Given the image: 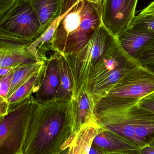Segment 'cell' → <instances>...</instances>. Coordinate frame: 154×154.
I'll return each mask as SVG.
<instances>
[{
    "label": "cell",
    "mask_w": 154,
    "mask_h": 154,
    "mask_svg": "<svg viewBox=\"0 0 154 154\" xmlns=\"http://www.w3.org/2000/svg\"><path fill=\"white\" fill-rule=\"evenodd\" d=\"M122 48L136 59L142 51L154 42V32L138 25H131L117 38Z\"/></svg>",
    "instance_id": "obj_9"
},
{
    "label": "cell",
    "mask_w": 154,
    "mask_h": 154,
    "mask_svg": "<svg viewBox=\"0 0 154 154\" xmlns=\"http://www.w3.org/2000/svg\"><path fill=\"white\" fill-rule=\"evenodd\" d=\"M15 0H0V15L12 5Z\"/></svg>",
    "instance_id": "obj_22"
},
{
    "label": "cell",
    "mask_w": 154,
    "mask_h": 154,
    "mask_svg": "<svg viewBox=\"0 0 154 154\" xmlns=\"http://www.w3.org/2000/svg\"><path fill=\"white\" fill-rule=\"evenodd\" d=\"M89 2L94 4H101L103 3L104 0H86Z\"/></svg>",
    "instance_id": "obj_27"
},
{
    "label": "cell",
    "mask_w": 154,
    "mask_h": 154,
    "mask_svg": "<svg viewBox=\"0 0 154 154\" xmlns=\"http://www.w3.org/2000/svg\"><path fill=\"white\" fill-rule=\"evenodd\" d=\"M0 85H1V84H0Z\"/></svg>",
    "instance_id": "obj_32"
},
{
    "label": "cell",
    "mask_w": 154,
    "mask_h": 154,
    "mask_svg": "<svg viewBox=\"0 0 154 154\" xmlns=\"http://www.w3.org/2000/svg\"><path fill=\"white\" fill-rule=\"evenodd\" d=\"M138 0H104L101 9L102 24L117 38L131 25Z\"/></svg>",
    "instance_id": "obj_7"
},
{
    "label": "cell",
    "mask_w": 154,
    "mask_h": 154,
    "mask_svg": "<svg viewBox=\"0 0 154 154\" xmlns=\"http://www.w3.org/2000/svg\"><path fill=\"white\" fill-rule=\"evenodd\" d=\"M60 82L55 100L70 102L74 99V81L71 69L64 56L60 55Z\"/></svg>",
    "instance_id": "obj_13"
},
{
    "label": "cell",
    "mask_w": 154,
    "mask_h": 154,
    "mask_svg": "<svg viewBox=\"0 0 154 154\" xmlns=\"http://www.w3.org/2000/svg\"><path fill=\"white\" fill-rule=\"evenodd\" d=\"M37 13L41 24V35L60 16L62 0H27Z\"/></svg>",
    "instance_id": "obj_12"
},
{
    "label": "cell",
    "mask_w": 154,
    "mask_h": 154,
    "mask_svg": "<svg viewBox=\"0 0 154 154\" xmlns=\"http://www.w3.org/2000/svg\"><path fill=\"white\" fill-rule=\"evenodd\" d=\"M14 69L12 67H5L0 68V76H4Z\"/></svg>",
    "instance_id": "obj_26"
},
{
    "label": "cell",
    "mask_w": 154,
    "mask_h": 154,
    "mask_svg": "<svg viewBox=\"0 0 154 154\" xmlns=\"http://www.w3.org/2000/svg\"><path fill=\"white\" fill-rule=\"evenodd\" d=\"M43 68V67L40 70L34 74L24 84L17 89L10 97L6 98L8 103H15L23 99L29 97L34 88H37L38 90L39 87L36 86V85L40 86Z\"/></svg>",
    "instance_id": "obj_16"
},
{
    "label": "cell",
    "mask_w": 154,
    "mask_h": 154,
    "mask_svg": "<svg viewBox=\"0 0 154 154\" xmlns=\"http://www.w3.org/2000/svg\"><path fill=\"white\" fill-rule=\"evenodd\" d=\"M151 140H154V138H152V139H151ZM149 141H150V140H149Z\"/></svg>",
    "instance_id": "obj_30"
},
{
    "label": "cell",
    "mask_w": 154,
    "mask_h": 154,
    "mask_svg": "<svg viewBox=\"0 0 154 154\" xmlns=\"http://www.w3.org/2000/svg\"><path fill=\"white\" fill-rule=\"evenodd\" d=\"M2 116H0V119L1 118V117H2Z\"/></svg>",
    "instance_id": "obj_31"
},
{
    "label": "cell",
    "mask_w": 154,
    "mask_h": 154,
    "mask_svg": "<svg viewBox=\"0 0 154 154\" xmlns=\"http://www.w3.org/2000/svg\"><path fill=\"white\" fill-rule=\"evenodd\" d=\"M154 92V72L141 65L126 74L105 97L140 100Z\"/></svg>",
    "instance_id": "obj_6"
},
{
    "label": "cell",
    "mask_w": 154,
    "mask_h": 154,
    "mask_svg": "<svg viewBox=\"0 0 154 154\" xmlns=\"http://www.w3.org/2000/svg\"><path fill=\"white\" fill-rule=\"evenodd\" d=\"M88 154H103L102 151L96 145L92 143L89 151Z\"/></svg>",
    "instance_id": "obj_25"
},
{
    "label": "cell",
    "mask_w": 154,
    "mask_h": 154,
    "mask_svg": "<svg viewBox=\"0 0 154 154\" xmlns=\"http://www.w3.org/2000/svg\"><path fill=\"white\" fill-rule=\"evenodd\" d=\"M131 25L142 26L154 32V15L139 14L135 16Z\"/></svg>",
    "instance_id": "obj_18"
},
{
    "label": "cell",
    "mask_w": 154,
    "mask_h": 154,
    "mask_svg": "<svg viewBox=\"0 0 154 154\" xmlns=\"http://www.w3.org/2000/svg\"><path fill=\"white\" fill-rule=\"evenodd\" d=\"M63 154H72V148H71V145H70L69 148L68 149L67 152H65Z\"/></svg>",
    "instance_id": "obj_28"
},
{
    "label": "cell",
    "mask_w": 154,
    "mask_h": 154,
    "mask_svg": "<svg viewBox=\"0 0 154 154\" xmlns=\"http://www.w3.org/2000/svg\"><path fill=\"white\" fill-rule=\"evenodd\" d=\"M60 56L55 52L44 61L37 100L39 102H48L56 98L60 82Z\"/></svg>",
    "instance_id": "obj_8"
},
{
    "label": "cell",
    "mask_w": 154,
    "mask_h": 154,
    "mask_svg": "<svg viewBox=\"0 0 154 154\" xmlns=\"http://www.w3.org/2000/svg\"><path fill=\"white\" fill-rule=\"evenodd\" d=\"M14 70H11L6 75L0 79V96L6 98L11 83L13 75Z\"/></svg>",
    "instance_id": "obj_19"
},
{
    "label": "cell",
    "mask_w": 154,
    "mask_h": 154,
    "mask_svg": "<svg viewBox=\"0 0 154 154\" xmlns=\"http://www.w3.org/2000/svg\"><path fill=\"white\" fill-rule=\"evenodd\" d=\"M138 105L142 108L154 114V92L140 100Z\"/></svg>",
    "instance_id": "obj_20"
},
{
    "label": "cell",
    "mask_w": 154,
    "mask_h": 154,
    "mask_svg": "<svg viewBox=\"0 0 154 154\" xmlns=\"http://www.w3.org/2000/svg\"><path fill=\"white\" fill-rule=\"evenodd\" d=\"M106 154H136L131 153H107Z\"/></svg>",
    "instance_id": "obj_29"
},
{
    "label": "cell",
    "mask_w": 154,
    "mask_h": 154,
    "mask_svg": "<svg viewBox=\"0 0 154 154\" xmlns=\"http://www.w3.org/2000/svg\"><path fill=\"white\" fill-rule=\"evenodd\" d=\"M72 154H88L89 150L84 147H81L77 145L72 144Z\"/></svg>",
    "instance_id": "obj_23"
},
{
    "label": "cell",
    "mask_w": 154,
    "mask_h": 154,
    "mask_svg": "<svg viewBox=\"0 0 154 154\" xmlns=\"http://www.w3.org/2000/svg\"><path fill=\"white\" fill-rule=\"evenodd\" d=\"M117 41L101 25L85 46L77 53L64 56L71 69L74 81V99L85 89L91 71Z\"/></svg>",
    "instance_id": "obj_3"
},
{
    "label": "cell",
    "mask_w": 154,
    "mask_h": 154,
    "mask_svg": "<svg viewBox=\"0 0 154 154\" xmlns=\"http://www.w3.org/2000/svg\"><path fill=\"white\" fill-rule=\"evenodd\" d=\"M36 102L29 98L0 119V154H23L28 125Z\"/></svg>",
    "instance_id": "obj_4"
},
{
    "label": "cell",
    "mask_w": 154,
    "mask_h": 154,
    "mask_svg": "<svg viewBox=\"0 0 154 154\" xmlns=\"http://www.w3.org/2000/svg\"><path fill=\"white\" fill-rule=\"evenodd\" d=\"M44 61L24 65L14 69L11 87L7 97H10L17 89L24 84L44 66Z\"/></svg>",
    "instance_id": "obj_14"
},
{
    "label": "cell",
    "mask_w": 154,
    "mask_h": 154,
    "mask_svg": "<svg viewBox=\"0 0 154 154\" xmlns=\"http://www.w3.org/2000/svg\"><path fill=\"white\" fill-rule=\"evenodd\" d=\"M139 154H154V140H150L145 146L140 148Z\"/></svg>",
    "instance_id": "obj_21"
},
{
    "label": "cell",
    "mask_w": 154,
    "mask_h": 154,
    "mask_svg": "<svg viewBox=\"0 0 154 154\" xmlns=\"http://www.w3.org/2000/svg\"><path fill=\"white\" fill-rule=\"evenodd\" d=\"M72 100H37L29 122L23 154H63L75 137Z\"/></svg>",
    "instance_id": "obj_1"
},
{
    "label": "cell",
    "mask_w": 154,
    "mask_h": 154,
    "mask_svg": "<svg viewBox=\"0 0 154 154\" xmlns=\"http://www.w3.org/2000/svg\"><path fill=\"white\" fill-rule=\"evenodd\" d=\"M0 30L32 42L41 36L38 16L27 0H15L0 15Z\"/></svg>",
    "instance_id": "obj_5"
},
{
    "label": "cell",
    "mask_w": 154,
    "mask_h": 154,
    "mask_svg": "<svg viewBox=\"0 0 154 154\" xmlns=\"http://www.w3.org/2000/svg\"><path fill=\"white\" fill-rule=\"evenodd\" d=\"M136 60L143 66L154 72V42L146 48Z\"/></svg>",
    "instance_id": "obj_17"
},
{
    "label": "cell",
    "mask_w": 154,
    "mask_h": 154,
    "mask_svg": "<svg viewBox=\"0 0 154 154\" xmlns=\"http://www.w3.org/2000/svg\"><path fill=\"white\" fill-rule=\"evenodd\" d=\"M139 14L141 15H154V1L151 2L147 7L142 10Z\"/></svg>",
    "instance_id": "obj_24"
},
{
    "label": "cell",
    "mask_w": 154,
    "mask_h": 154,
    "mask_svg": "<svg viewBox=\"0 0 154 154\" xmlns=\"http://www.w3.org/2000/svg\"><path fill=\"white\" fill-rule=\"evenodd\" d=\"M93 143L103 154L110 153L139 154V146L130 139L105 128L93 139Z\"/></svg>",
    "instance_id": "obj_10"
},
{
    "label": "cell",
    "mask_w": 154,
    "mask_h": 154,
    "mask_svg": "<svg viewBox=\"0 0 154 154\" xmlns=\"http://www.w3.org/2000/svg\"><path fill=\"white\" fill-rule=\"evenodd\" d=\"M73 132L75 134L88 125L98 122L95 114V104L87 90H82L76 98L72 100Z\"/></svg>",
    "instance_id": "obj_11"
},
{
    "label": "cell",
    "mask_w": 154,
    "mask_h": 154,
    "mask_svg": "<svg viewBox=\"0 0 154 154\" xmlns=\"http://www.w3.org/2000/svg\"><path fill=\"white\" fill-rule=\"evenodd\" d=\"M102 5L86 0H62L61 19L49 48L63 56L79 51L102 25Z\"/></svg>",
    "instance_id": "obj_2"
},
{
    "label": "cell",
    "mask_w": 154,
    "mask_h": 154,
    "mask_svg": "<svg viewBox=\"0 0 154 154\" xmlns=\"http://www.w3.org/2000/svg\"><path fill=\"white\" fill-rule=\"evenodd\" d=\"M10 52L9 54L0 56V68H16L24 65L40 62L27 50L21 49Z\"/></svg>",
    "instance_id": "obj_15"
}]
</instances>
